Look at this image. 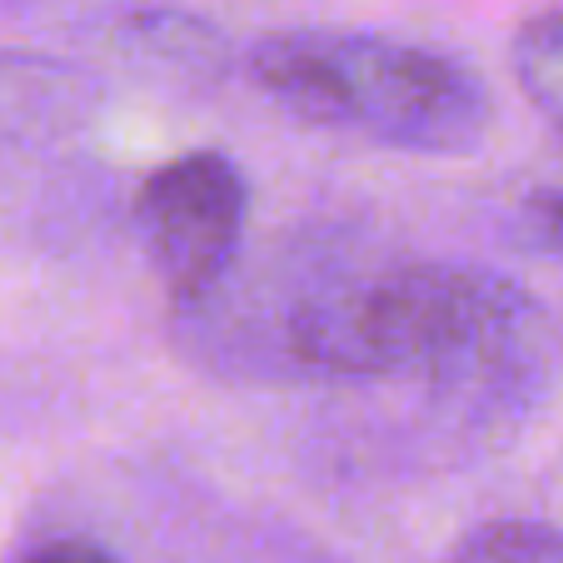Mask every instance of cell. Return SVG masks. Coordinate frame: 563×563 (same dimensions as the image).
I'll return each mask as SVG.
<instances>
[{
  "instance_id": "1",
  "label": "cell",
  "mask_w": 563,
  "mask_h": 563,
  "mask_svg": "<svg viewBox=\"0 0 563 563\" xmlns=\"http://www.w3.org/2000/svg\"><path fill=\"white\" fill-rule=\"evenodd\" d=\"M543 314L509 275L454 260L319 275L275 324V354L309 379H415L519 389L539 364Z\"/></svg>"
},
{
  "instance_id": "2",
  "label": "cell",
  "mask_w": 563,
  "mask_h": 563,
  "mask_svg": "<svg viewBox=\"0 0 563 563\" xmlns=\"http://www.w3.org/2000/svg\"><path fill=\"white\" fill-rule=\"evenodd\" d=\"M245 70L285 115L415 155H464L489 130V90L459 60L360 31H279Z\"/></svg>"
},
{
  "instance_id": "3",
  "label": "cell",
  "mask_w": 563,
  "mask_h": 563,
  "mask_svg": "<svg viewBox=\"0 0 563 563\" xmlns=\"http://www.w3.org/2000/svg\"><path fill=\"white\" fill-rule=\"evenodd\" d=\"M245 170L220 150H190L159 165L135 195L140 250L180 309H205L224 289L245 245Z\"/></svg>"
},
{
  "instance_id": "4",
  "label": "cell",
  "mask_w": 563,
  "mask_h": 563,
  "mask_svg": "<svg viewBox=\"0 0 563 563\" xmlns=\"http://www.w3.org/2000/svg\"><path fill=\"white\" fill-rule=\"evenodd\" d=\"M509 60L533 110L563 135V5L519 25Z\"/></svg>"
},
{
  "instance_id": "5",
  "label": "cell",
  "mask_w": 563,
  "mask_h": 563,
  "mask_svg": "<svg viewBox=\"0 0 563 563\" xmlns=\"http://www.w3.org/2000/svg\"><path fill=\"white\" fill-rule=\"evenodd\" d=\"M449 563H563V529L533 519H494L478 523Z\"/></svg>"
},
{
  "instance_id": "6",
  "label": "cell",
  "mask_w": 563,
  "mask_h": 563,
  "mask_svg": "<svg viewBox=\"0 0 563 563\" xmlns=\"http://www.w3.org/2000/svg\"><path fill=\"white\" fill-rule=\"evenodd\" d=\"M519 234L533 250L563 260V190H539L519 210Z\"/></svg>"
},
{
  "instance_id": "7",
  "label": "cell",
  "mask_w": 563,
  "mask_h": 563,
  "mask_svg": "<svg viewBox=\"0 0 563 563\" xmlns=\"http://www.w3.org/2000/svg\"><path fill=\"white\" fill-rule=\"evenodd\" d=\"M15 563H120V559L96 539H45Z\"/></svg>"
}]
</instances>
